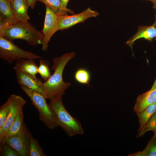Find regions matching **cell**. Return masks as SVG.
Masks as SVG:
<instances>
[{
  "mask_svg": "<svg viewBox=\"0 0 156 156\" xmlns=\"http://www.w3.org/2000/svg\"><path fill=\"white\" fill-rule=\"evenodd\" d=\"M50 63L49 61L41 59L39 60V65L38 69V73L45 81H47L51 75L49 68Z\"/></svg>",
  "mask_w": 156,
  "mask_h": 156,
  "instance_id": "21",
  "label": "cell"
},
{
  "mask_svg": "<svg viewBox=\"0 0 156 156\" xmlns=\"http://www.w3.org/2000/svg\"><path fill=\"white\" fill-rule=\"evenodd\" d=\"M44 36L42 31H38L36 26L28 21L22 22L17 21L0 31V36L12 42L15 40H23L29 45L32 46L41 44Z\"/></svg>",
  "mask_w": 156,
  "mask_h": 156,
  "instance_id": "2",
  "label": "cell"
},
{
  "mask_svg": "<svg viewBox=\"0 0 156 156\" xmlns=\"http://www.w3.org/2000/svg\"><path fill=\"white\" fill-rule=\"evenodd\" d=\"M156 102V89L150 90L137 97L133 110L137 114Z\"/></svg>",
  "mask_w": 156,
  "mask_h": 156,
  "instance_id": "13",
  "label": "cell"
},
{
  "mask_svg": "<svg viewBox=\"0 0 156 156\" xmlns=\"http://www.w3.org/2000/svg\"><path fill=\"white\" fill-rule=\"evenodd\" d=\"M128 155L129 156H143L142 151H139L136 153H132Z\"/></svg>",
  "mask_w": 156,
  "mask_h": 156,
  "instance_id": "28",
  "label": "cell"
},
{
  "mask_svg": "<svg viewBox=\"0 0 156 156\" xmlns=\"http://www.w3.org/2000/svg\"><path fill=\"white\" fill-rule=\"evenodd\" d=\"M10 109V102L8 99L0 107V130L2 129L7 120Z\"/></svg>",
  "mask_w": 156,
  "mask_h": 156,
  "instance_id": "22",
  "label": "cell"
},
{
  "mask_svg": "<svg viewBox=\"0 0 156 156\" xmlns=\"http://www.w3.org/2000/svg\"><path fill=\"white\" fill-rule=\"evenodd\" d=\"M59 30L57 15L48 6H46V14L44 25L42 31L44 35L41 42L42 49L46 51L48 44L53 35Z\"/></svg>",
  "mask_w": 156,
  "mask_h": 156,
  "instance_id": "8",
  "label": "cell"
},
{
  "mask_svg": "<svg viewBox=\"0 0 156 156\" xmlns=\"http://www.w3.org/2000/svg\"><path fill=\"white\" fill-rule=\"evenodd\" d=\"M20 87L29 98L32 104L39 113V118L45 125L51 129L58 127L55 115L46 102L44 95L37 91L22 85Z\"/></svg>",
  "mask_w": 156,
  "mask_h": 156,
  "instance_id": "4",
  "label": "cell"
},
{
  "mask_svg": "<svg viewBox=\"0 0 156 156\" xmlns=\"http://www.w3.org/2000/svg\"><path fill=\"white\" fill-rule=\"evenodd\" d=\"M28 130L23 121V115L22 109L10 128L6 139L7 138L11 137L23 135Z\"/></svg>",
  "mask_w": 156,
  "mask_h": 156,
  "instance_id": "16",
  "label": "cell"
},
{
  "mask_svg": "<svg viewBox=\"0 0 156 156\" xmlns=\"http://www.w3.org/2000/svg\"><path fill=\"white\" fill-rule=\"evenodd\" d=\"M156 112V102L148 105L142 111L137 114L140 125L139 132L142 129Z\"/></svg>",
  "mask_w": 156,
  "mask_h": 156,
  "instance_id": "17",
  "label": "cell"
},
{
  "mask_svg": "<svg viewBox=\"0 0 156 156\" xmlns=\"http://www.w3.org/2000/svg\"><path fill=\"white\" fill-rule=\"evenodd\" d=\"M155 89H156V79L151 89L153 90Z\"/></svg>",
  "mask_w": 156,
  "mask_h": 156,
  "instance_id": "30",
  "label": "cell"
},
{
  "mask_svg": "<svg viewBox=\"0 0 156 156\" xmlns=\"http://www.w3.org/2000/svg\"><path fill=\"white\" fill-rule=\"evenodd\" d=\"M0 19L9 25L17 21L12 11L11 0H0Z\"/></svg>",
  "mask_w": 156,
  "mask_h": 156,
  "instance_id": "15",
  "label": "cell"
},
{
  "mask_svg": "<svg viewBox=\"0 0 156 156\" xmlns=\"http://www.w3.org/2000/svg\"><path fill=\"white\" fill-rule=\"evenodd\" d=\"M37 1L44 3L57 15L67 14L62 8L61 0H37Z\"/></svg>",
  "mask_w": 156,
  "mask_h": 156,
  "instance_id": "19",
  "label": "cell"
},
{
  "mask_svg": "<svg viewBox=\"0 0 156 156\" xmlns=\"http://www.w3.org/2000/svg\"><path fill=\"white\" fill-rule=\"evenodd\" d=\"M46 154L40 146L38 141L31 134L29 146V156H45Z\"/></svg>",
  "mask_w": 156,
  "mask_h": 156,
  "instance_id": "20",
  "label": "cell"
},
{
  "mask_svg": "<svg viewBox=\"0 0 156 156\" xmlns=\"http://www.w3.org/2000/svg\"><path fill=\"white\" fill-rule=\"evenodd\" d=\"M75 55V53L72 52L54 58L51 68L54 73L47 81L43 82L44 96L46 99L51 101L62 97L71 85L70 83L64 81L63 73L67 63Z\"/></svg>",
  "mask_w": 156,
  "mask_h": 156,
  "instance_id": "1",
  "label": "cell"
},
{
  "mask_svg": "<svg viewBox=\"0 0 156 156\" xmlns=\"http://www.w3.org/2000/svg\"><path fill=\"white\" fill-rule=\"evenodd\" d=\"M0 58L9 64L22 59L36 60L41 57L32 52L24 50L12 42L0 36Z\"/></svg>",
  "mask_w": 156,
  "mask_h": 156,
  "instance_id": "5",
  "label": "cell"
},
{
  "mask_svg": "<svg viewBox=\"0 0 156 156\" xmlns=\"http://www.w3.org/2000/svg\"><path fill=\"white\" fill-rule=\"evenodd\" d=\"M69 0H61L62 8L66 12H69L71 14H73V11L67 8V6Z\"/></svg>",
  "mask_w": 156,
  "mask_h": 156,
  "instance_id": "26",
  "label": "cell"
},
{
  "mask_svg": "<svg viewBox=\"0 0 156 156\" xmlns=\"http://www.w3.org/2000/svg\"><path fill=\"white\" fill-rule=\"evenodd\" d=\"M38 66L34 60L22 59L15 62L13 68L24 72L35 78L38 74Z\"/></svg>",
  "mask_w": 156,
  "mask_h": 156,
  "instance_id": "14",
  "label": "cell"
},
{
  "mask_svg": "<svg viewBox=\"0 0 156 156\" xmlns=\"http://www.w3.org/2000/svg\"><path fill=\"white\" fill-rule=\"evenodd\" d=\"M148 0L152 2L153 3V8L155 9H156V0Z\"/></svg>",
  "mask_w": 156,
  "mask_h": 156,
  "instance_id": "29",
  "label": "cell"
},
{
  "mask_svg": "<svg viewBox=\"0 0 156 156\" xmlns=\"http://www.w3.org/2000/svg\"><path fill=\"white\" fill-rule=\"evenodd\" d=\"M31 133L29 130L24 135L7 138L6 143L13 148L20 156H29Z\"/></svg>",
  "mask_w": 156,
  "mask_h": 156,
  "instance_id": "9",
  "label": "cell"
},
{
  "mask_svg": "<svg viewBox=\"0 0 156 156\" xmlns=\"http://www.w3.org/2000/svg\"><path fill=\"white\" fill-rule=\"evenodd\" d=\"M74 78L79 83L84 85H89L91 79L90 72L84 68L78 69L75 72Z\"/></svg>",
  "mask_w": 156,
  "mask_h": 156,
  "instance_id": "18",
  "label": "cell"
},
{
  "mask_svg": "<svg viewBox=\"0 0 156 156\" xmlns=\"http://www.w3.org/2000/svg\"><path fill=\"white\" fill-rule=\"evenodd\" d=\"M154 134L153 137H154L156 136V131L154 132Z\"/></svg>",
  "mask_w": 156,
  "mask_h": 156,
  "instance_id": "31",
  "label": "cell"
},
{
  "mask_svg": "<svg viewBox=\"0 0 156 156\" xmlns=\"http://www.w3.org/2000/svg\"><path fill=\"white\" fill-rule=\"evenodd\" d=\"M0 156H20L13 148L6 143L0 147Z\"/></svg>",
  "mask_w": 156,
  "mask_h": 156,
  "instance_id": "25",
  "label": "cell"
},
{
  "mask_svg": "<svg viewBox=\"0 0 156 156\" xmlns=\"http://www.w3.org/2000/svg\"><path fill=\"white\" fill-rule=\"evenodd\" d=\"M30 7L32 9H34L35 7V4L37 0H27Z\"/></svg>",
  "mask_w": 156,
  "mask_h": 156,
  "instance_id": "27",
  "label": "cell"
},
{
  "mask_svg": "<svg viewBox=\"0 0 156 156\" xmlns=\"http://www.w3.org/2000/svg\"><path fill=\"white\" fill-rule=\"evenodd\" d=\"M142 152L143 156H156V136L153 138Z\"/></svg>",
  "mask_w": 156,
  "mask_h": 156,
  "instance_id": "24",
  "label": "cell"
},
{
  "mask_svg": "<svg viewBox=\"0 0 156 156\" xmlns=\"http://www.w3.org/2000/svg\"><path fill=\"white\" fill-rule=\"evenodd\" d=\"M99 14L97 11L88 8L80 13L73 15H57L59 30L68 29L78 23L84 22L89 18L96 17Z\"/></svg>",
  "mask_w": 156,
  "mask_h": 156,
  "instance_id": "7",
  "label": "cell"
},
{
  "mask_svg": "<svg viewBox=\"0 0 156 156\" xmlns=\"http://www.w3.org/2000/svg\"><path fill=\"white\" fill-rule=\"evenodd\" d=\"M148 131H152L154 132L156 131V112L142 129L139 132L136 137H140Z\"/></svg>",
  "mask_w": 156,
  "mask_h": 156,
  "instance_id": "23",
  "label": "cell"
},
{
  "mask_svg": "<svg viewBox=\"0 0 156 156\" xmlns=\"http://www.w3.org/2000/svg\"><path fill=\"white\" fill-rule=\"evenodd\" d=\"M155 10V18L154 23L149 26H139L136 32L127 41L126 44L131 48L135 42L138 39L144 38L151 41L156 37V9Z\"/></svg>",
  "mask_w": 156,
  "mask_h": 156,
  "instance_id": "11",
  "label": "cell"
},
{
  "mask_svg": "<svg viewBox=\"0 0 156 156\" xmlns=\"http://www.w3.org/2000/svg\"><path fill=\"white\" fill-rule=\"evenodd\" d=\"M49 105L55 114L58 126L69 136L83 134L84 131L81 123L66 110L63 105L62 97L50 101Z\"/></svg>",
  "mask_w": 156,
  "mask_h": 156,
  "instance_id": "3",
  "label": "cell"
},
{
  "mask_svg": "<svg viewBox=\"0 0 156 156\" xmlns=\"http://www.w3.org/2000/svg\"><path fill=\"white\" fill-rule=\"evenodd\" d=\"M8 99L10 102V109L7 121L0 130V146L6 143L10 128L27 102L20 96L14 94L11 95Z\"/></svg>",
  "mask_w": 156,
  "mask_h": 156,
  "instance_id": "6",
  "label": "cell"
},
{
  "mask_svg": "<svg viewBox=\"0 0 156 156\" xmlns=\"http://www.w3.org/2000/svg\"><path fill=\"white\" fill-rule=\"evenodd\" d=\"M15 71L17 81L20 86H24L44 95L43 82L40 79L34 77L22 71Z\"/></svg>",
  "mask_w": 156,
  "mask_h": 156,
  "instance_id": "10",
  "label": "cell"
},
{
  "mask_svg": "<svg viewBox=\"0 0 156 156\" xmlns=\"http://www.w3.org/2000/svg\"><path fill=\"white\" fill-rule=\"evenodd\" d=\"M12 11L17 21L27 22L30 17L28 14L29 7L27 0H11Z\"/></svg>",
  "mask_w": 156,
  "mask_h": 156,
  "instance_id": "12",
  "label": "cell"
}]
</instances>
